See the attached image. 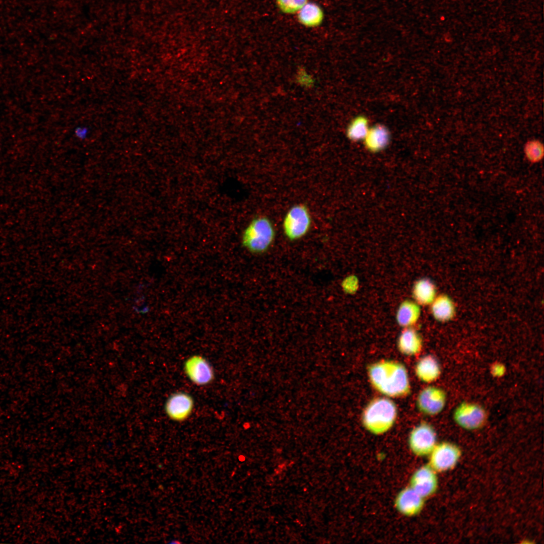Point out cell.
I'll return each mask as SVG.
<instances>
[{"mask_svg": "<svg viewBox=\"0 0 544 544\" xmlns=\"http://www.w3.org/2000/svg\"><path fill=\"white\" fill-rule=\"evenodd\" d=\"M368 376L372 386L378 392L390 397H402L410 393L411 385L408 372L401 363L381 360L368 368Z\"/></svg>", "mask_w": 544, "mask_h": 544, "instance_id": "cell-1", "label": "cell"}, {"mask_svg": "<svg viewBox=\"0 0 544 544\" xmlns=\"http://www.w3.org/2000/svg\"><path fill=\"white\" fill-rule=\"evenodd\" d=\"M397 416V407L392 400L377 397L371 400L364 409L362 422L371 433L381 435L392 427Z\"/></svg>", "mask_w": 544, "mask_h": 544, "instance_id": "cell-2", "label": "cell"}, {"mask_svg": "<svg viewBox=\"0 0 544 544\" xmlns=\"http://www.w3.org/2000/svg\"><path fill=\"white\" fill-rule=\"evenodd\" d=\"M276 238V230L270 219L265 216L254 218L244 229L243 245L250 252L261 254L266 252Z\"/></svg>", "mask_w": 544, "mask_h": 544, "instance_id": "cell-3", "label": "cell"}, {"mask_svg": "<svg viewBox=\"0 0 544 544\" xmlns=\"http://www.w3.org/2000/svg\"><path fill=\"white\" fill-rule=\"evenodd\" d=\"M312 222L308 208L303 203L294 205L287 211L283 219L284 234L290 241L299 240L308 233Z\"/></svg>", "mask_w": 544, "mask_h": 544, "instance_id": "cell-4", "label": "cell"}, {"mask_svg": "<svg viewBox=\"0 0 544 544\" xmlns=\"http://www.w3.org/2000/svg\"><path fill=\"white\" fill-rule=\"evenodd\" d=\"M183 370L188 379L197 386L211 383L215 377L213 367L204 357L193 355L187 358L183 363Z\"/></svg>", "mask_w": 544, "mask_h": 544, "instance_id": "cell-5", "label": "cell"}, {"mask_svg": "<svg viewBox=\"0 0 544 544\" xmlns=\"http://www.w3.org/2000/svg\"><path fill=\"white\" fill-rule=\"evenodd\" d=\"M409 447L415 455H429L436 445V434L429 423L422 422L411 432L409 437Z\"/></svg>", "mask_w": 544, "mask_h": 544, "instance_id": "cell-6", "label": "cell"}, {"mask_svg": "<svg viewBox=\"0 0 544 544\" xmlns=\"http://www.w3.org/2000/svg\"><path fill=\"white\" fill-rule=\"evenodd\" d=\"M194 408L193 397L184 391L171 394L164 404V411L168 418L175 422H183L191 415Z\"/></svg>", "mask_w": 544, "mask_h": 544, "instance_id": "cell-7", "label": "cell"}, {"mask_svg": "<svg viewBox=\"0 0 544 544\" xmlns=\"http://www.w3.org/2000/svg\"><path fill=\"white\" fill-rule=\"evenodd\" d=\"M453 418L460 427L473 430L484 426L487 420V413L482 406L477 403L463 402L456 408Z\"/></svg>", "mask_w": 544, "mask_h": 544, "instance_id": "cell-8", "label": "cell"}, {"mask_svg": "<svg viewBox=\"0 0 544 544\" xmlns=\"http://www.w3.org/2000/svg\"><path fill=\"white\" fill-rule=\"evenodd\" d=\"M429 465L436 472L453 468L458 461L461 451L455 445L442 442L436 444L430 453Z\"/></svg>", "mask_w": 544, "mask_h": 544, "instance_id": "cell-9", "label": "cell"}, {"mask_svg": "<svg viewBox=\"0 0 544 544\" xmlns=\"http://www.w3.org/2000/svg\"><path fill=\"white\" fill-rule=\"evenodd\" d=\"M446 402V395L441 388L428 386L423 389L418 395L417 405L419 410L425 415L434 416L444 409Z\"/></svg>", "mask_w": 544, "mask_h": 544, "instance_id": "cell-10", "label": "cell"}, {"mask_svg": "<svg viewBox=\"0 0 544 544\" xmlns=\"http://www.w3.org/2000/svg\"><path fill=\"white\" fill-rule=\"evenodd\" d=\"M410 487L424 499L431 496L438 487L436 471L429 465L420 467L412 475Z\"/></svg>", "mask_w": 544, "mask_h": 544, "instance_id": "cell-11", "label": "cell"}, {"mask_svg": "<svg viewBox=\"0 0 544 544\" xmlns=\"http://www.w3.org/2000/svg\"><path fill=\"white\" fill-rule=\"evenodd\" d=\"M424 498L410 486L400 491L395 499L394 505L397 510L406 516L418 514L422 509Z\"/></svg>", "mask_w": 544, "mask_h": 544, "instance_id": "cell-12", "label": "cell"}, {"mask_svg": "<svg viewBox=\"0 0 544 544\" xmlns=\"http://www.w3.org/2000/svg\"><path fill=\"white\" fill-rule=\"evenodd\" d=\"M415 371L419 380L425 383H431L439 378L441 374V367L434 356L428 355L423 356L418 361Z\"/></svg>", "mask_w": 544, "mask_h": 544, "instance_id": "cell-13", "label": "cell"}, {"mask_svg": "<svg viewBox=\"0 0 544 544\" xmlns=\"http://www.w3.org/2000/svg\"><path fill=\"white\" fill-rule=\"evenodd\" d=\"M422 341L419 334L414 329L407 328L399 336L397 347L399 352L407 356L419 354L422 349Z\"/></svg>", "mask_w": 544, "mask_h": 544, "instance_id": "cell-14", "label": "cell"}, {"mask_svg": "<svg viewBox=\"0 0 544 544\" xmlns=\"http://www.w3.org/2000/svg\"><path fill=\"white\" fill-rule=\"evenodd\" d=\"M364 141L368 150L377 152L387 147L390 141V133L385 126L375 125L369 129Z\"/></svg>", "mask_w": 544, "mask_h": 544, "instance_id": "cell-15", "label": "cell"}, {"mask_svg": "<svg viewBox=\"0 0 544 544\" xmlns=\"http://www.w3.org/2000/svg\"><path fill=\"white\" fill-rule=\"evenodd\" d=\"M297 14L298 21L302 25L307 27H316L319 26L324 19V13L321 8L312 2H308L298 11Z\"/></svg>", "mask_w": 544, "mask_h": 544, "instance_id": "cell-16", "label": "cell"}, {"mask_svg": "<svg viewBox=\"0 0 544 544\" xmlns=\"http://www.w3.org/2000/svg\"><path fill=\"white\" fill-rule=\"evenodd\" d=\"M431 304L432 313L436 319L446 321L454 317L455 313V306L447 296L441 295L435 297Z\"/></svg>", "mask_w": 544, "mask_h": 544, "instance_id": "cell-17", "label": "cell"}, {"mask_svg": "<svg viewBox=\"0 0 544 544\" xmlns=\"http://www.w3.org/2000/svg\"><path fill=\"white\" fill-rule=\"evenodd\" d=\"M413 293L418 303L421 304H431L436 297V289L431 281L422 279L416 283Z\"/></svg>", "mask_w": 544, "mask_h": 544, "instance_id": "cell-18", "label": "cell"}, {"mask_svg": "<svg viewBox=\"0 0 544 544\" xmlns=\"http://www.w3.org/2000/svg\"><path fill=\"white\" fill-rule=\"evenodd\" d=\"M419 316V307L412 302L402 303L400 306L397 313V319L399 324L407 327L414 324Z\"/></svg>", "mask_w": 544, "mask_h": 544, "instance_id": "cell-19", "label": "cell"}, {"mask_svg": "<svg viewBox=\"0 0 544 544\" xmlns=\"http://www.w3.org/2000/svg\"><path fill=\"white\" fill-rule=\"evenodd\" d=\"M368 121L363 116H359L352 120L348 127L347 137L352 141L364 140L369 130Z\"/></svg>", "mask_w": 544, "mask_h": 544, "instance_id": "cell-20", "label": "cell"}, {"mask_svg": "<svg viewBox=\"0 0 544 544\" xmlns=\"http://www.w3.org/2000/svg\"><path fill=\"white\" fill-rule=\"evenodd\" d=\"M524 152L527 159L531 163H537L543 156V146L538 140L528 141L524 147Z\"/></svg>", "mask_w": 544, "mask_h": 544, "instance_id": "cell-21", "label": "cell"}, {"mask_svg": "<svg viewBox=\"0 0 544 544\" xmlns=\"http://www.w3.org/2000/svg\"><path fill=\"white\" fill-rule=\"evenodd\" d=\"M308 3V0H276L278 8L287 14L298 13Z\"/></svg>", "mask_w": 544, "mask_h": 544, "instance_id": "cell-22", "label": "cell"}]
</instances>
